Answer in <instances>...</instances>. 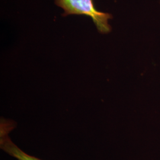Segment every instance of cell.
<instances>
[{"label":"cell","mask_w":160,"mask_h":160,"mask_svg":"<svg viewBox=\"0 0 160 160\" xmlns=\"http://www.w3.org/2000/svg\"><path fill=\"white\" fill-rule=\"evenodd\" d=\"M55 2L64 10L62 16L70 14L85 15L92 18L99 32L107 33L111 30L108 20L112 18V15L97 10L93 0H55Z\"/></svg>","instance_id":"6da1fadb"},{"label":"cell","mask_w":160,"mask_h":160,"mask_svg":"<svg viewBox=\"0 0 160 160\" xmlns=\"http://www.w3.org/2000/svg\"><path fill=\"white\" fill-rule=\"evenodd\" d=\"M1 148L18 160H42L24 152L12 142L8 135L4 134L1 137Z\"/></svg>","instance_id":"7a4b0ae2"}]
</instances>
